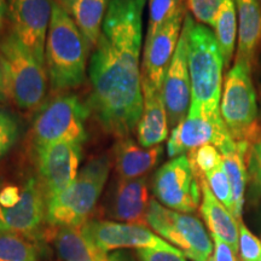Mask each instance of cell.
I'll return each mask as SVG.
<instances>
[{"label": "cell", "mask_w": 261, "mask_h": 261, "mask_svg": "<svg viewBox=\"0 0 261 261\" xmlns=\"http://www.w3.org/2000/svg\"><path fill=\"white\" fill-rule=\"evenodd\" d=\"M238 17L236 61L252 69L261 48V6L257 0H233Z\"/></svg>", "instance_id": "cell-21"}, {"label": "cell", "mask_w": 261, "mask_h": 261, "mask_svg": "<svg viewBox=\"0 0 261 261\" xmlns=\"http://www.w3.org/2000/svg\"><path fill=\"white\" fill-rule=\"evenodd\" d=\"M205 144L217 146L220 152L236 144L221 114L217 116L188 114L180 123L173 127L167 142V154L174 159Z\"/></svg>", "instance_id": "cell-14"}, {"label": "cell", "mask_w": 261, "mask_h": 261, "mask_svg": "<svg viewBox=\"0 0 261 261\" xmlns=\"http://www.w3.org/2000/svg\"><path fill=\"white\" fill-rule=\"evenodd\" d=\"M247 150L248 145L236 143L233 146L220 152L223 156L224 168L226 171L231 190H232V215L237 221L242 220L244 201H246V190L248 185L246 166Z\"/></svg>", "instance_id": "cell-24"}, {"label": "cell", "mask_w": 261, "mask_h": 261, "mask_svg": "<svg viewBox=\"0 0 261 261\" xmlns=\"http://www.w3.org/2000/svg\"><path fill=\"white\" fill-rule=\"evenodd\" d=\"M224 2L225 0H187V4L191 14L201 24L212 27Z\"/></svg>", "instance_id": "cell-33"}, {"label": "cell", "mask_w": 261, "mask_h": 261, "mask_svg": "<svg viewBox=\"0 0 261 261\" xmlns=\"http://www.w3.org/2000/svg\"><path fill=\"white\" fill-rule=\"evenodd\" d=\"M81 231L91 242L108 252L125 249H158L182 255L177 248L144 225L89 220L81 226Z\"/></svg>", "instance_id": "cell-11"}, {"label": "cell", "mask_w": 261, "mask_h": 261, "mask_svg": "<svg viewBox=\"0 0 261 261\" xmlns=\"http://www.w3.org/2000/svg\"><path fill=\"white\" fill-rule=\"evenodd\" d=\"M205 181L210 185L212 192L215 197L223 203L228 211L232 213L233 200H232V190H231L230 181H228L226 171L224 168V163L217 167L213 171L204 175Z\"/></svg>", "instance_id": "cell-31"}, {"label": "cell", "mask_w": 261, "mask_h": 261, "mask_svg": "<svg viewBox=\"0 0 261 261\" xmlns=\"http://www.w3.org/2000/svg\"><path fill=\"white\" fill-rule=\"evenodd\" d=\"M201 185V205L200 211L208 230L213 237H218L226 242L238 253V221L232 213L227 210L212 192L210 185L204 178H198Z\"/></svg>", "instance_id": "cell-22"}, {"label": "cell", "mask_w": 261, "mask_h": 261, "mask_svg": "<svg viewBox=\"0 0 261 261\" xmlns=\"http://www.w3.org/2000/svg\"><path fill=\"white\" fill-rule=\"evenodd\" d=\"M257 2H259V4H260V6H261V0H257Z\"/></svg>", "instance_id": "cell-37"}, {"label": "cell", "mask_w": 261, "mask_h": 261, "mask_svg": "<svg viewBox=\"0 0 261 261\" xmlns=\"http://www.w3.org/2000/svg\"><path fill=\"white\" fill-rule=\"evenodd\" d=\"M6 21H8V5H6V0H0V37L4 32Z\"/></svg>", "instance_id": "cell-36"}, {"label": "cell", "mask_w": 261, "mask_h": 261, "mask_svg": "<svg viewBox=\"0 0 261 261\" xmlns=\"http://www.w3.org/2000/svg\"><path fill=\"white\" fill-rule=\"evenodd\" d=\"M146 0H109L89 63L90 112L117 139L135 132L143 112L142 39Z\"/></svg>", "instance_id": "cell-1"}, {"label": "cell", "mask_w": 261, "mask_h": 261, "mask_svg": "<svg viewBox=\"0 0 261 261\" xmlns=\"http://www.w3.org/2000/svg\"><path fill=\"white\" fill-rule=\"evenodd\" d=\"M69 14L74 23L89 41L90 46L98 44L102 34L109 0H57Z\"/></svg>", "instance_id": "cell-23"}, {"label": "cell", "mask_w": 261, "mask_h": 261, "mask_svg": "<svg viewBox=\"0 0 261 261\" xmlns=\"http://www.w3.org/2000/svg\"><path fill=\"white\" fill-rule=\"evenodd\" d=\"M185 16V9L180 10L155 35L145 39L142 57L143 79L159 90H161L166 71L177 50Z\"/></svg>", "instance_id": "cell-16"}, {"label": "cell", "mask_w": 261, "mask_h": 261, "mask_svg": "<svg viewBox=\"0 0 261 261\" xmlns=\"http://www.w3.org/2000/svg\"><path fill=\"white\" fill-rule=\"evenodd\" d=\"M143 112L137 125V142L143 148L161 145L168 137V116L161 90L143 79Z\"/></svg>", "instance_id": "cell-18"}, {"label": "cell", "mask_w": 261, "mask_h": 261, "mask_svg": "<svg viewBox=\"0 0 261 261\" xmlns=\"http://www.w3.org/2000/svg\"><path fill=\"white\" fill-rule=\"evenodd\" d=\"M238 253L242 261H261V241L249 231L242 220L238 221Z\"/></svg>", "instance_id": "cell-32"}, {"label": "cell", "mask_w": 261, "mask_h": 261, "mask_svg": "<svg viewBox=\"0 0 261 261\" xmlns=\"http://www.w3.org/2000/svg\"><path fill=\"white\" fill-rule=\"evenodd\" d=\"M152 192L169 210L188 214L197 211L202 198L201 185L187 154L169 160L156 171Z\"/></svg>", "instance_id": "cell-10"}, {"label": "cell", "mask_w": 261, "mask_h": 261, "mask_svg": "<svg viewBox=\"0 0 261 261\" xmlns=\"http://www.w3.org/2000/svg\"><path fill=\"white\" fill-rule=\"evenodd\" d=\"M110 169L112 161L108 155L91 159L69 187L48 198L46 223L57 228L81 227L86 224L103 194Z\"/></svg>", "instance_id": "cell-4"}, {"label": "cell", "mask_w": 261, "mask_h": 261, "mask_svg": "<svg viewBox=\"0 0 261 261\" xmlns=\"http://www.w3.org/2000/svg\"><path fill=\"white\" fill-rule=\"evenodd\" d=\"M161 93L169 126L175 127L188 116L191 104V81L188 64L187 33L181 29L177 50L163 79Z\"/></svg>", "instance_id": "cell-15"}, {"label": "cell", "mask_w": 261, "mask_h": 261, "mask_svg": "<svg viewBox=\"0 0 261 261\" xmlns=\"http://www.w3.org/2000/svg\"><path fill=\"white\" fill-rule=\"evenodd\" d=\"M9 100H11V94H10L8 69L4 58L0 55V103H8Z\"/></svg>", "instance_id": "cell-35"}, {"label": "cell", "mask_w": 261, "mask_h": 261, "mask_svg": "<svg viewBox=\"0 0 261 261\" xmlns=\"http://www.w3.org/2000/svg\"><path fill=\"white\" fill-rule=\"evenodd\" d=\"M0 55L8 69L12 102L27 112L40 109L48 85L45 64L40 63L11 31L0 37Z\"/></svg>", "instance_id": "cell-6"}, {"label": "cell", "mask_w": 261, "mask_h": 261, "mask_svg": "<svg viewBox=\"0 0 261 261\" xmlns=\"http://www.w3.org/2000/svg\"><path fill=\"white\" fill-rule=\"evenodd\" d=\"M148 226L192 261H211L214 244L197 218L169 210L158 200L150 201L146 213Z\"/></svg>", "instance_id": "cell-9"}, {"label": "cell", "mask_w": 261, "mask_h": 261, "mask_svg": "<svg viewBox=\"0 0 261 261\" xmlns=\"http://www.w3.org/2000/svg\"><path fill=\"white\" fill-rule=\"evenodd\" d=\"M150 201L145 177L137 179L117 178L108 196L107 213L120 223L146 226V213Z\"/></svg>", "instance_id": "cell-17"}, {"label": "cell", "mask_w": 261, "mask_h": 261, "mask_svg": "<svg viewBox=\"0 0 261 261\" xmlns=\"http://www.w3.org/2000/svg\"><path fill=\"white\" fill-rule=\"evenodd\" d=\"M260 119H261V110H260Z\"/></svg>", "instance_id": "cell-38"}, {"label": "cell", "mask_w": 261, "mask_h": 261, "mask_svg": "<svg viewBox=\"0 0 261 261\" xmlns=\"http://www.w3.org/2000/svg\"><path fill=\"white\" fill-rule=\"evenodd\" d=\"M188 64L191 81V115H220L224 58L214 33L207 25L185 16Z\"/></svg>", "instance_id": "cell-2"}, {"label": "cell", "mask_w": 261, "mask_h": 261, "mask_svg": "<svg viewBox=\"0 0 261 261\" xmlns=\"http://www.w3.org/2000/svg\"><path fill=\"white\" fill-rule=\"evenodd\" d=\"M55 0H6L10 29L45 64V45Z\"/></svg>", "instance_id": "cell-12"}, {"label": "cell", "mask_w": 261, "mask_h": 261, "mask_svg": "<svg viewBox=\"0 0 261 261\" xmlns=\"http://www.w3.org/2000/svg\"><path fill=\"white\" fill-rule=\"evenodd\" d=\"M0 261H38L33 238L4 231L0 232Z\"/></svg>", "instance_id": "cell-26"}, {"label": "cell", "mask_w": 261, "mask_h": 261, "mask_svg": "<svg viewBox=\"0 0 261 261\" xmlns=\"http://www.w3.org/2000/svg\"><path fill=\"white\" fill-rule=\"evenodd\" d=\"M162 145L143 148L130 137L117 140L114 146V163L119 178L137 179L145 177L162 158Z\"/></svg>", "instance_id": "cell-20"}, {"label": "cell", "mask_w": 261, "mask_h": 261, "mask_svg": "<svg viewBox=\"0 0 261 261\" xmlns=\"http://www.w3.org/2000/svg\"><path fill=\"white\" fill-rule=\"evenodd\" d=\"M90 108L75 94H61L42 104L33 120L31 138L33 149L58 142L84 143L87 139L85 123Z\"/></svg>", "instance_id": "cell-7"}, {"label": "cell", "mask_w": 261, "mask_h": 261, "mask_svg": "<svg viewBox=\"0 0 261 261\" xmlns=\"http://www.w3.org/2000/svg\"><path fill=\"white\" fill-rule=\"evenodd\" d=\"M184 8L182 0H149V21L146 38H151L155 33L172 19ZM145 38V39H146Z\"/></svg>", "instance_id": "cell-27"}, {"label": "cell", "mask_w": 261, "mask_h": 261, "mask_svg": "<svg viewBox=\"0 0 261 261\" xmlns=\"http://www.w3.org/2000/svg\"><path fill=\"white\" fill-rule=\"evenodd\" d=\"M237 11L233 0H225L215 17L214 35L223 54L225 67H228L232 60L237 38Z\"/></svg>", "instance_id": "cell-25"}, {"label": "cell", "mask_w": 261, "mask_h": 261, "mask_svg": "<svg viewBox=\"0 0 261 261\" xmlns=\"http://www.w3.org/2000/svg\"><path fill=\"white\" fill-rule=\"evenodd\" d=\"M83 146L84 143L58 142L34 150L38 178L47 200L67 189L76 178Z\"/></svg>", "instance_id": "cell-13"}, {"label": "cell", "mask_w": 261, "mask_h": 261, "mask_svg": "<svg viewBox=\"0 0 261 261\" xmlns=\"http://www.w3.org/2000/svg\"><path fill=\"white\" fill-rule=\"evenodd\" d=\"M189 161L197 178H204V175L223 165V156L217 146L212 144L202 145L188 152Z\"/></svg>", "instance_id": "cell-29"}, {"label": "cell", "mask_w": 261, "mask_h": 261, "mask_svg": "<svg viewBox=\"0 0 261 261\" xmlns=\"http://www.w3.org/2000/svg\"><path fill=\"white\" fill-rule=\"evenodd\" d=\"M54 244L62 261H135L127 252H108L97 247L85 236L81 227L58 228Z\"/></svg>", "instance_id": "cell-19"}, {"label": "cell", "mask_w": 261, "mask_h": 261, "mask_svg": "<svg viewBox=\"0 0 261 261\" xmlns=\"http://www.w3.org/2000/svg\"><path fill=\"white\" fill-rule=\"evenodd\" d=\"M89 50V41L55 0L45 45V67L52 91H69L84 84Z\"/></svg>", "instance_id": "cell-3"}, {"label": "cell", "mask_w": 261, "mask_h": 261, "mask_svg": "<svg viewBox=\"0 0 261 261\" xmlns=\"http://www.w3.org/2000/svg\"><path fill=\"white\" fill-rule=\"evenodd\" d=\"M247 179L254 200L261 197V136L248 146L246 152Z\"/></svg>", "instance_id": "cell-30"}, {"label": "cell", "mask_w": 261, "mask_h": 261, "mask_svg": "<svg viewBox=\"0 0 261 261\" xmlns=\"http://www.w3.org/2000/svg\"><path fill=\"white\" fill-rule=\"evenodd\" d=\"M249 67L234 61L227 71L221 92L220 114L236 143L249 146L261 136L256 93Z\"/></svg>", "instance_id": "cell-5"}, {"label": "cell", "mask_w": 261, "mask_h": 261, "mask_svg": "<svg viewBox=\"0 0 261 261\" xmlns=\"http://www.w3.org/2000/svg\"><path fill=\"white\" fill-rule=\"evenodd\" d=\"M21 136V121L10 108L0 104V161L9 154Z\"/></svg>", "instance_id": "cell-28"}, {"label": "cell", "mask_w": 261, "mask_h": 261, "mask_svg": "<svg viewBox=\"0 0 261 261\" xmlns=\"http://www.w3.org/2000/svg\"><path fill=\"white\" fill-rule=\"evenodd\" d=\"M47 198L38 177L21 184L0 181V232L9 231L33 238L46 221Z\"/></svg>", "instance_id": "cell-8"}, {"label": "cell", "mask_w": 261, "mask_h": 261, "mask_svg": "<svg viewBox=\"0 0 261 261\" xmlns=\"http://www.w3.org/2000/svg\"><path fill=\"white\" fill-rule=\"evenodd\" d=\"M139 261H188L181 254L172 253L168 250L139 249L137 250Z\"/></svg>", "instance_id": "cell-34"}]
</instances>
